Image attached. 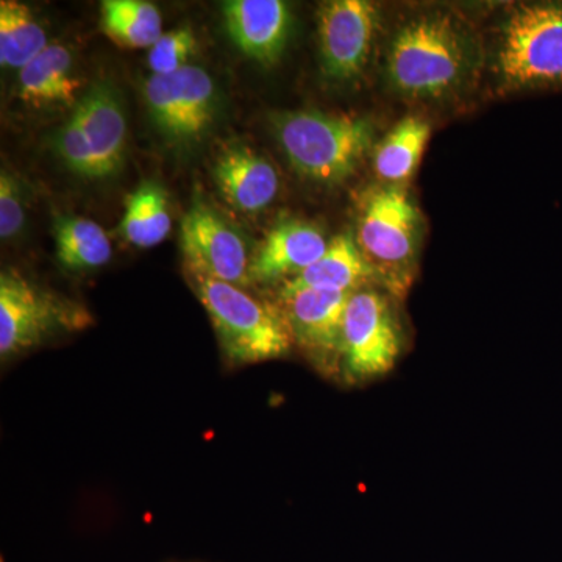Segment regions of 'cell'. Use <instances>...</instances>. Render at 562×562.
I'll list each match as a JSON object with an SVG mask.
<instances>
[{"label": "cell", "mask_w": 562, "mask_h": 562, "mask_svg": "<svg viewBox=\"0 0 562 562\" xmlns=\"http://www.w3.org/2000/svg\"><path fill=\"white\" fill-rule=\"evenodd\" d=\"M20 98L33 106L77 105L80 81L74 77L72 54L49 44L20 70Z\"/></svg>", "instance_id": "17"}, {"label": "cell", "mask_w": 562, "mask_h": 562, "mask_svg": "<svg viewBox=\"0 0 562 562\" xmlns=\"http://www.w3.org/2000/svg\"><path fill=\"white\" fill-rule=\"evenodd\" d=\"M430 135L431 127L427 121L405 117L375 151L376 176L391 183L409 179L419 165Z\"/></svg>", "instance_id": "22"}, {"label": "cell", "mask_w": 562, "mask_h": 562, "mask_svg": "<svg viewBox=\"0 0 562 562\" xmlns=\"http://www.w3.org/2000/svg\"><path fill=\"white\" fill-rule=\"evenodd\" d=\"M57 258L68 271H92L111 260L106 233L87 217L65 216L55 222Z\"/></svg>", "instance_id": "19"}, {"label": "cell", "mask_w": 562, "mask_h": 562, "mask_svg": "<svg viewBox=\"0 0 562 562\" xmlns=\"http://www.w3.org/2000/svg\"><path fill=\"white\" fill-rule=\"evenodd\" d=\"M225 24L233 43L261 65H273L286 47L290 7L280 0H231L224 3Z\"/></svg>", "instance_id": "13"}, {"label": "cell", "mask_w": 562, "mask_h": 562, "mask_svg": "<svg viewBox=\"0 0 562 562\" xmlns=\"http://www.w3.org/2000/svg\"><path fill=\"white\" fill-rule=\"evenodd\" d=\"M195 36L190 29H177V31L162 33L161 38L150 47L149 63L155 76H166L176 72L184 66L195 52Z\"/></svg>", "instance_id": "23"}, {"label": "cell", "mask_w": 562, "mask_h": 562, "mask_svg": "<svg viewBox=\"0 0 562 562\" xmlns=\"http://www.w3.org/2000/svg\"><path fill=\"white\" fill-rule=\"evenodd\" d=\"M180 238L188 272L239 288L250 283L251 261L243 236L210 206L188 211Z\"/></svg>", "instance_id": "11"}, {"label": "cell", "mask_w": 562, "mask_h": 562, "mask_svg": "<svg viewBox=\"0 0 562 562\" xmlns=\"http://www.w3.org/2000/svg\"><path fill=\"white\" fill-rule=\"evenodd\" d=\"M101 24L114 43L132 49H150L162 35L160 10L144 0H105Z\"/></svg>", "instance_id": "21"}, {"label": "cell", "mask_w": 562, "mask_h": 562, "mask_svg": "<svg viewBox=\"0 0 562 562\" xmlns=\"http://www.w3.org/2000/svg\"><path fill=\"white\" fill-rule=\"evenodd\" d=\"M502 83L512 90H562V3L513 11L498 50Z\"/></svg>", "instance_id": "5"}, {"label": "cell", "mask_w": 562, "mask_h": 562, "mask_svg": "<svg viewBox=\"0 0 562 562\" xmlns=\"http://www.w3.org/2000/svg\"><path fill=\"white\" fill-rule=\"evenodd\" d=\"M49 46L35 14L16 0L0 2V65L22 69Z\"/></svg>", "instance_id": "20"}, {"label": "cell", "mask_w": 562, "mask_h": 562, "mask_svg": "<svg viewBox=\"0 0 562 562\" xmlns=\"http://www.w3.org/2000/svg\"><path fill=\"white\" fill-rule=\"evenodd\" d=\"M144 95L151 120L168 139H199L213 124L216 90L210 74L199 66L188 65L166 76L151 74Z\"/></svg>", "instance_id": "10"}, {"label": "cell", "mask_w": 562, "mask_h": 562, "mask_svg": "<svg viewBox=\"0 0 562 562\" xmlns=\"http://www.w3.org/2000/svg\"><path fill=\"white\" fill-rule=\"evenodd\" d=\"M420 236V214L397 187L371 192L362 206L358 247L375 279L403 297L412 284Z\"/></svg>", "instance_id": "4"}, {"label": "cell", "mask_w": 562, "mask_h": 562, "mask_svg": "<svg viewBox=\"0 0 562 562\" xmlns=\"http://www.w3.org/2000/svg\"><path fill=\"white\" fill-rule=\"evenodd\" d=\"M24 199L20 184L11 173L2 171L0 177V236L11 239L24 225Z\"/></svg>", "instance_id": "24"}, {"label": "cell", "mask_w": 562, "mask_h": 562, "mask_svg": "<svg viewBox=\"0 0 562 562\" xmlns=\"http://www.w3.org/2000/svg\"><path fill=\"white\" fill-rule=\"evenodd\" d=\"M328 243L319 228L301 221H286L273 227L250 265V280L276 281L301 276L319 260Z\"/></svg>", "instance_id": "15"}, {"label": "cell", "mask_w": 562, "mask_h": 562, "mask_svg": "<svg viewBox=\"0 0 562 562\" xmlns=\"http://www.w3.org/2000/svg\"><path fill=\"white\" fill-rule=\"evenodd\" d=\"M369 281H376L371 266L362 257L351 235H339L324 255L306 271L288 280L284 286L310 290L353 292L364 290Z\"/></svg>", "instance_id": "16"}, {"label": "cell", "mask_w": 562, "mask_h": 562, "mask_svg": "<svg viewBox=\"0 0 562 562\" xmlns=\"http://www.w3.org/2000/svg\"><path fill=\"white\" fill-rule=\"evenodd\" d=\"M271 122L292 168L316 183L336 184L349 179L371 149L372 125L360 117L284 111Z\"/></svg>", "instance_id": "2"}, {"label": "cell", "mask_w": 562, "mask_h": 562, "mask_svg": "<svg viewBox=\"0 0 562 562\" xmlns=\"http://www.w3.org/2000/svg\"><path fill=\"white\" fill-rule=\"evenodd\" d=\"M473 54L468 35L452 18H416L398 29L387 52L392 87L412 99L443 98L471 74Z\"/></svg>", "instance_id": "1"}, {"label": "cell", "mask_w": 562, "mask_h": 562, "mask_svg": "<svg viewBox=\"0 0 562 562\" xmlns=\"http://www.w3.org/2000/svg\"><path fill=\"white\" fill-rule=\"evenodd\" d=\"M127 121L116 90L92 85L58 131L55 147L70 169L88 179L116 172L124 160Z\"/></svg>", "instance_id": "6"}, {"label": "cell", "mask_w": 562, "mask_h": 562, "mask_svg": "<svg viewBox=\"0 0 562 562\" xmlns=\"http://www.w3.org/2000/svg\"><path fill=\"white\" fill-rule=\"evenodd\" d=\"M347 292L288 288L280 291V312L297 344L317 371L335 375L342 369V322Z\"/></svg>", "instance_id": "9"}, {"label": "cell", "mask_w": 562, "mask_h": 562, "mask_svg": "<svg viewBox=\"0 0 562 562\" xmlns=\"http://www.w3.org/2000/svg\"><path fill=\"white\" fill-rule=\"evenodd\" d=\"M213 173L222 198L241 213L268 209L279 194L276 168L246 146H233L222 151Z\"/></svg>", "instance_id": "14"}, {"label": "cell", "mask_w": 562, "mask_h": 562, "mask_svg": "<svg viewBox=\"0 0 562 562\" xmlns=\"http://www.w3.org/2000/svg\"><path fill=\"white\" fill-rule=\"evenodd\" d=\"M172 227L168 198L157 181H146L128 195L121 233L139 249H149L165 241Z\"/></svg>", "instance_id": "18"}, {"label": "cell", "mask_w": 562, "mask_h": 562, "mask_svg": "<svg viewBox=\"0 0 562 562\" xmlns=\"http://www.w3.org/2000/svg\"><path fill=\"white\" fill-rule=\"evenodd\" d=\"M379 11L364 0H333L322 5V66L333 80H353L364 70L379 31Z\"/></svg>", "instance_id": "12"}, {"label": "cell", "mask_w": 562, "mask_h": 562, "mask_svg": "<svg viewBox=\"0 0 562 562\" xmlns=\"http://www.w3.org/2000/svg\"><path fill=\"white\" fill-rule=\"evenodd\" d=\"M90 317L79 306L14 272L0 276V355L2 360L40 346L49 336L83 327Z\"/></svg>", "instance_id": "8"}, {"label": "cell", "mask_w": 562, "mask_h": 562, "mask_svg": "<svg viewBox=\"0 0 562 562\" xmlns=\"http://www.w3.org/2000/svg\"><path fill=\"white\" fill-rule=\"evenodd\" d=\"M225 358L235 366L277 360L290 353L292 336L283 313L225 281L190 272Z\"/></svg>", "instance_id": "3"}, {"label": "cell", "mask_w": 562, "mask_h": 562, "mask_svg": "<svg viewBox=\"0 0 562 562\" xmlns=\"http://www.w3.org/2000/svg\"><path fill=\"white\" fill-rule=\"evenodd\" d=\"M403 349L402 327L387 295L353 292L342 322V369L347 383H371L387 375Z\"/></svg>", "instance_id": "7"}]
</instances>
